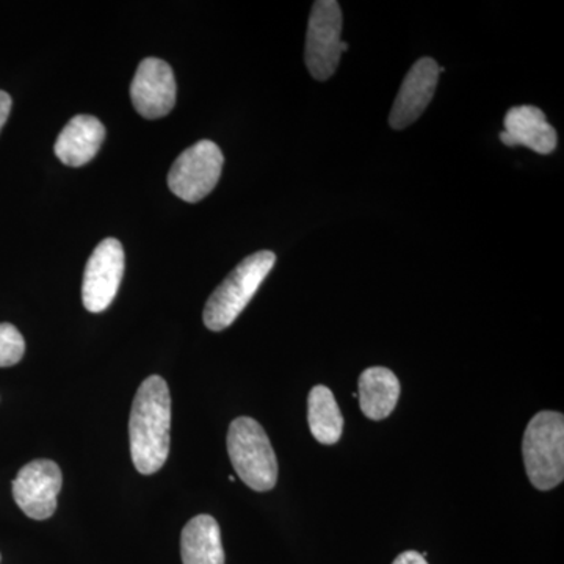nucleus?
<instances>
[{"label": "nucleus", "instance_id": "obj_1", "mask_svg": "<svg viewBox=\"0 0 564 564\" xmlns=\"http://www.w3.org/2000/svg\"><path fill=\"white\" fill-rule=\"evenodd\" d=\"M172 397L166 381L152 375L140 384L129 419L133 466L143 475L162 469L170 454Z\"/></svg>", "mask_w": 564, "mask_h": 564}, {"label": "nucleus", "instance_id": "obj_2", "mask_svg": "<svg viewBox=\"0 0 564 564\" xmlns=\"http://www.w3.org/2000/svg\"><path fill=\"white\" fill-rule=\"evenodd\" d=\"M274 262L276 256L267 250L245 258L207 300L203 313L204 325L215 333L231 326L272 272Z\"/></svg>", "mask_w": 564, "mask_h": 564}, {"label": "nucleus", "instance_id": "obj_3", "mask_svg": "<svg viewBox=\"0 0 564 564\" xmlns=\"http://www.w3.org/2000/svg\"><path fill=\"white\" fill-rule=\"evenodd\" d=\"M522 455L530 484L551 491L564 480V417L555 411H541L527 425Z\"/></svg>", "mask_w": 564, "mask_h": 564}, {"label": "nucleus", "instance_id": "obj_4", "mask_svg": "<svg viewBox=\"0 0 564 564\" xmlns=\"http://www.w3.org/2000/svg\"><path fill=\"white\" fill-rule=\"evenodd\" d=\"M228 454L232 467L248 488L267 492L276 486L278 459L261 423L251 417L229 425Z\"/></svg>", "mask_w": 564, "mask_h": 564}, {"label": "nucleus", "instance_id": "obj_5", "mask_svg": "<svg viewBox=\"0 0 564 564\" xmlns=\"http://www.w3.org/2000/svg\"><path fill=\"white\" fill-rule=\"evenodd\" d=\"M343 35V10L336 0H317L307 24L304 62L311 76L328 80L339 66L340 55L348 51Z\"/></svg>", "mask_w": 564, "mask_h": 564}, {"label": "nucleus", "instance_id": "obj_6", "mask_svg": "<svg viewBox=\"0 0 564 564\" xmlns=\"http://www.w3.org/2000/svg\"><path fill=\"white\" fill-rule=\"evenodd\" d=\"M223 162V152L214 141H198L173 163L169 174L170 191L184 202H202L217 187Z\"/></svg>", "mask_w": 564, "mask_h": 564}, {"label": "nucleus", "instance_id": "obj_7", "mask_svg": "<svg viewBox=\"0 0 564 564\" xmlns=\"http://www.w3.org/2000/svg\"><path fill=\"white\" fill-rule=\"evenodd\" d=\"M124 274V250L120 240L106 239L96 247L85 267L82 300L85 310L104 313L120 291Z\"/></svg>", "mask_w": 564, "mask_h": 564}, {"label": "nucleus", "instance_id": "obj_8", "mask_svg": "<svg viewBox=\"0 0 564 564\" xmlns=\"http://www.w3.org/2000/svg\"><path fill=\"white\" fill-rule=\"evenodd\" d=\"M63 475L57 463L35 459L25 464L13 480V499L22 513L35 521H46L57 510Z\"/></svg>", "mask_w": 564, "mask_h": 564}, {"label": "nucleus", "instance_id": "obj_9", "mask_svg": "<svg viewBox=\"0 0 564 564\" xmlns=\"http://www.w3.org/2000/svg\"><path fill=\"white\" fill-rule=\"evenodd\" d=\"M176 79L172 66L161 58H144L131 85L133 107L147 120L166 117L176 104Z\"/></svg>", "mask_w": 564, "mask_h": 564}, {"label": "nucleus", "instance_id": "obj_10", "mask_svg": "<svg viewBox=\"0 0 564 564\" xmlns=\"http://www.w3.org/2000/svg\"><path fill=\"white\" fill-rule=\"evenodd\" d=\"M443 70L433 58L425 57L414 63L413 68L403 79L391 115H389V124L392 129L402 131L419 120V117L432 102L437 79Z\"/></svg>", "mask_w": 564, "mask_h": 564}, {"label": "nucleus", "instance_id": "obj_11", "mask_svg": "<svg viewBox=\"0 0 564 564\" xmlns=\"http://www.w3.org/2000/svg\"><path fill=\"white\" fill-rule=\"evenodd\" d=\"M503 124L505 131L500 133V140L507 147H525L544 155L555 151L558 140L556 131L538 107H513L505 115Z\"/></svg>", "mask_w": 564, "mask_h": 564}, {"label": "nucleus", "instance_id": "obj_12", "mask_svg": "<svg viewBox=\"0 0 564 564\" xmlns=\"http://www.w3.org/2000/svg\"><path fill=\"white\" fill-rule=\"evenodd\" d=\"M106 140V128L98 118L90 115H77L63 128L61 135L55 141V155L65 165H87L101 150Z\"/></svg>", "mask_w": 564, "mask_h": 564}, {"label": "nucleus", "instance_id": "obj_13", "mask_svg": "<svg viewBox=\"0 0 564 564\" xmlns=\"http://www.w3.org/2000/svg\"><path fill=\"white\" fill-rule=\"evenodd\" d=\"M359 404L370 421H383L395 410L400 397V381L392 370L370 367L364 370L358 381Z\"/></svg>", "mask_w": 564, "mask_h": 564}, {"label": "nucleus", "instance_id": "obj_14", "mask_svg": "<svg viewBox=\"0 0 564 564\" xmlns=\"http://www.w3.org/2000/svg\"><path fill=\"white\" fill-rule=\"evenodd\" d=\"M181 555L184 564H225L220 525L209 514L191 519L182 530Z\"/></svg>", "mask_w": 564, "mask_h": 564}, {"label": "nucleus", "instance_id": "obj_15", "mask_svg": "<svg viewBox=\"0 0 564 564\" xmlns=\"http://www.w3.org/2000/svg\"><path fill=\"white\" fill-rule=\"evenodd\" d=\"M307 422L311 433L318 443H339L344 432V417L334 393L326 386H315L307 400Z\"/></svg>", "mask_w": 564, "mask_h": 564}, {"label": "nucleus", "instance_id": "obj_16", "mask_svg": "<svg viewBox=\"0 0 564 564\" xmlns=\"http://www.w3.org/2000/svg\"><path fill=\"white\" fill-rule=\"evenodd\" d=\"M25 352V343L17 326L0 323V367L17 366Z\"/></svg>", "mask_w": 564, "mask_h": 564}, {"label": "nucleus", "instance_id": "obj_17", "mask_svg": "<svg viewBox=\"0 0 564 564\" xmlns=\"http://www.w3.org/2000/svg\"><path fill=\"white\" fill-rule=\"evenodd\" d=\"M392 564H429L419 552L408 551L402 555L397 556Z\"/></svg>", "mask_w": 564, "mask_h": 564}, {"label": "nucleus", "instance_id": "obj_18", "mask_svg": "<svg viewBox=\"0 0 564 564\" xmlns=\"http://www.w3.org/2000/svg\"><path fill=\"white\" fill-rule=\"evenodd\" d=\"M11 110V98L10 95H7L6 91H0V131H2L3 126H6L7 120H9Z\"/></svg>", "mask_w": 564, "mask_h": 564}, {"label": "nucleus", "instance_id": "obj_19", "mask_svg": "<svg viewBox=\"0 0 564 564\" xmlns=\"http://www.w3.org/2000/svg\"><path fill=\"white\" fill-rule=\"evenodd\" d=\"M0 560H2V556H0Z\"/></svg>", "mask_w": 564, "mask_h": 564}]
</instances>
